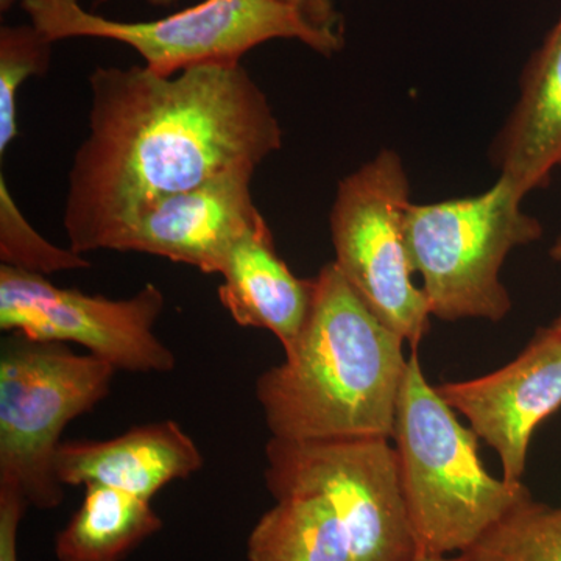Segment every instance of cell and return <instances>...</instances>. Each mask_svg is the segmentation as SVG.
Instances as JSON below:
<instances>
[{"label": "cell", "mask_w": 561, "mask_h": 561, "mask_svg": "<svg viewBox=\"0 0 561 561\" xmlns=\"http://www.w3.org/2000/svg\"><path fill=\"white\" fill-rule=\"evenodd\" d=\"M551 328L553 331H557V332H559V334H561V316L559 317V319L553 321V323L551 324Z\"/></svg>", "instance_id": "cell-25"}, {"label": "cell", "mask_w": 561, "mask_h": 561, "mask_svg": "<svg viewBox=\"0 0 561 561\" xmlns=\"http://www.w3.org/2000/svg\"><path fill=\"white\" fill-rule=\"evenodd\" d=\"M253 169L214 176L169 195L125 225L111 251H136L220 275L236 242L260 219L251 197Z\"/></svg>", "instance_id": "cell-11"}, {"label": "cell", "mask_w": 561, "mask_h": 561, "mask_svg": "<svg viewBox=\"0 0 561 561\" xmlns=\"http://www.w3.org/2000/svg\"><path fill=\"white\" fill-rule=\"evenodd\" d=\"M404 343L328 262L313 278L300 335L254 386L272 438L391 440L408 370Z\"/></svg>", "instance_id": "cell-2"}, {"label": "cell", "mask_w": 561, "mask_h": 561, "mask_svg": "<svg viewBox=\"0 0 561 561\" xmlns=\"http://www.w3.org/2000/svg\"><path fill=\"white\" fill-rule=\"evenodd\" d=\"M437 391L497 453L502 478L523 482L531 435L561 408V334L541 328L511 364Z\"/></svg>", "instance_id": "cell-10"}, {"label": "cell", "mask_w": 561, "mask_h": 561, "mask_svg": "<svg viewBox=\"0 0 561 561\" xmlns=\"http://www.w3.org/2000/svg\"><path fill=\"white\" fill-rule=\"evenodd\" d=\"M161 529L149 500L88 485L79 511L55 537V556L58 561H122Z\"/></svg>", "instance_id": "cell-15"}, {"label": "cell", "mask_w": 561, "mask_h": 561, "mask_svg": "<svg viewBox=\"0 0 561 561\" xmlns=\"http://www.w3.org/2000/svg\"><path fill=\"white\" fill-rule=\"evenodd\" d=\"M28 504L11 486H0V561H20L18 535Z\"/></svg>", "instance_id": "cell-20"}, {"label": "cell", "mask_w": 561, "mask_h": 561, "mask_svg": "<svg viewBox=\"0 0 561 561\" xmlns=\"http://www.w3.org/2000/svg\"><path fill=\"white\" fill-rule=\"evenodd\" d=\"M457 561H561V507L524 497Z\"/></svg>", "instance_id": "cell-17"}, {"label": "cell", "mask_w": 561, "mask_h": 561, "mask_svg": "<svg viewBox=\"0 0 561 561\" xmlns=\"http://www.w3.org/2000/svg\"><path fill=\"white\" fill-rule=\"evenodd\" d=\"M286 2L305 7V9L316 11V13L324 14V16H332L330 11V3H328V0H286Z\"/></svg>", "instance_id": "cell-21"}, {"label": "cell", "mask_w": 561, "mask_h": 561, "mask_svg": "<svg viewBox=\"0 0 561 561\" xmlns=\"http://www.w3.org/2000/svg\"><path fill=\"white\" fill-rule=\"evenodd\" d=\"M524 195L504 176L474 197L415 205L405 219L413 271L423 278L432 317L504 320L512 298L500 278L518 247L541 239L540 220L524 213Z\"/></svg>", "instance_id": "cell-6"}, {"label": "cell", "mask_w": 561, "mask_h": 561, "mask_svg": "<svg viewBox=\"0 0 561 561\" xmlns=\"http://www.w3.org/2000/svg\"><path fill=\"white\" fill-rule=\"evenodd\" d=\"M391 440L419 553L459 556L531 494L524 482L485 470L481 438L427 382L416 350L409 356Z\"/></svg>", "instance_id": "cell-3"}, {"label": "cell", "mask_w": 561, "mask_h": 561, "mask_svg": "<svg viewBox=\"0 0 561 561\" xmlns=\"http://www.w3.org/2000/svg\"><path fill=\"white\" fill-rule=\"evenodd\" d=\"M390 438L359 437L265 445L264 479L275 500L319 494L337 513L354 561H413L419 556L400 465Z\"/></svg>", "instance_id": "cell-8"}, {"label": "cell", "mask_w": 561, "mask_h": 561, "mask_svg": "<svg viewBox=\"0 0 561 561\" xmlns=\"http://www.w3.org/2000/svg\"><path fill=\"white\" fill-rule=\"evenodd\" d=\"M88 135L66 195L69 249L108 250L154 203L234 169L257 168L283 147L271 101L241 62L172 77L146 66L90 73Z\"/></svg>", "instance_id": "cell-1"}, {"label": "cell", "mask_w": 561, "mask_h": 561, "mask_svg": "<svg viewBox=\"0 0 561 561\" xmlns=\"http://www.w3.org/2000/svg\"><path fill=\"white\" fill-rule=\"evenodd\" d=\"M0 265L43 276L91 265L83 254L54 245L28 224L3 173L0 175Z\"/></svg>", "instance_id": "cell-19"}, {"label": "cell", "mask_w": 561, "mask_h": 561, "mask_svg": "<svg viewBox=\"0 0 561 561\" xmlns=\"http://www.w3.org/2000/svg\"><path fill=\"white\" fill-rule=\"evenodd\" d=\"M413 561H457V559L456 557L427 556V553H419Z\"/></svg>", "instance_id": "cell-23"}, {"label": "cell", "mask_w": 561, "mask_h": 561, "mask_svg": "<svg viewBox=\"0 0 561 561\" xmlns=\"http://www.w3.org/2000/svg\"><path fill=\"white\" fill-rule=\"evenodd\" d=\"M249 561H354L346 531L330 502L319 494L276 500L254 524Z\"/></svg>", "instance_id": "cell-16"}, {"label": "cell", "mask_w": 561, "mask_h": 561, "mask_svg": "<svg viewBox=\"0 0 561 561\" xmlns=\"http://www.w3.org/2000/svg\"><path fill=\"white\" fill-rule=\"evenodd\" d=\"M551 257L553 261L561 262V236L559 239H557L556 242H553V245L551 247Z\"/></svg>", "instance_id": "cell-24"}, {"label": "cell", "mask_w": 561, "mask_h": 561, "mask_svg": "<svg viewBox=\"0 0 561 561\" xmlns=\"http://www.w3.org/2000/svg\"><path fill=\"white\" fill-rule=\"evenodd\" d=\"M411 183L400 154L381 150L339 183L330 213L335 265L343 278L412 350L431 328L426 294L413 283L405 219Z\"/></svg>", "instance_id": "cell-7"}, {"label": "cell", "mask_w": 561, "mask_h": 561, "mask_svg": "<svg viewBox=\"0 0 561 561\" xmlns=\"http://www.w3.org/2000/svg\"><path fill=\"white\" fill-rule=\"evenodd\" d=\"M164 308L165 297L157 284L113 300L0 265V330L33 341L76 343L116 371L175 370V354L154 332Z\"/></svg>", "instance_id": "cell-9"}, {"label": "cell", "mask_w": 561, "mask_h": 561, "mask_svg": "<svg viewBox=\"0 0 561 561\" xmlns=\"http://www.w3.org/2000/svg\"><path fill=\"white\" fill-rule=\"evenodd\" d=\"M33 27L51 43L70 38L116 41L138 51L146 68L172 77L214 62H241L272 39H297L317 54L342 50L334 18L286 0H203L157 21L125 22L91 13L80 0H21Z\"/></svg>", "instance_id": "cell-4"}, {"label": "cell", "mask_w": 561, "mask_h": 561, "mask_svg": "<svg viewBox=\"0 0 561 561\" xmlns=\"http://www.w3.org/2000/svg\"><path fill=\"white\" fill-rule=\"evenodd\" d=\"M14 0H0V10L7 11L10 9L11 3H13ZM147 2L150 3V5L154 7H172L175 5L179 0H147Z\"/></svg>", "instance_id": "cell-22"}, {"label": "cell", "mask_w": 561, "mask_h": 561, "mask_svg": "<svg viewBox=\"0 0 561 561\" xmlns=\"http://www.w3.org/2000/svg\"><path fill=\"white\" fill-rule=\"evenodd\" d=\"M220 276L219 300L239 327L272 332L283 350L297 341L311 311L313 278L290 272L264 217L232 247Z\"/></svg>", "instance_id": "cell-14"}, {"label": "cell", "mask_w": 561, "mask_h": 561, "mask_svg": "<svg viewBox=\"0 0 561 561\" xmlns=\"http://www.w3.org/2000/svg\"><path fill=\"white\" fill-rule=\"evenodd\" d=\"M0 346V486L28 507L54 511L65 501L55 470L62 431L110 394L116 368L68 343L7 332Z\"/></svg>", "instance_id": "cell-5"}, {"label": "cell", "mask_w": 561, "mask_h": 561, "mask_svg": "<svg viewBox=\"0 0 561 561\" xmlns=\"http://www.w3.org/2000/svg\"><path fill=\"white\" fill-rule=\"evenodd\" d=\"M490 160L524 197L548 187L561 169V13L524 66L518 101Z\"/></svg>", "instance_id": "cell-13"}, {"label": "cell", "mask_w": 561, "mask_h": 561, "mask_svg": "<svg viewBox=\"0 0 561 561\" xmlns=\"http://www.w3.org/2000/svg\"><path fill=\"white\" fill-rule=\"evenodd\" d=\"M203 465L197 443L173 420L133 427L110 440L62 442L55 459L65 486H110L149 501Z\"/></svg>", "instance_id": "cell-12"}, {"label": "cell", "mask_w": 561, "mask_h": 561, "mask_svg": "<svg viewBox=\"0 0 561 561\" xmlns=\"http://www.w3.org/2000/svg\"><path fill=\"white\" fill-rule=\"evenodd\" d=\"M51 41L28 25L0 28V154L18 138V98L32 77L46 76Z\"/></svg>", "instance_id": "cell-18"}]
</instances>
